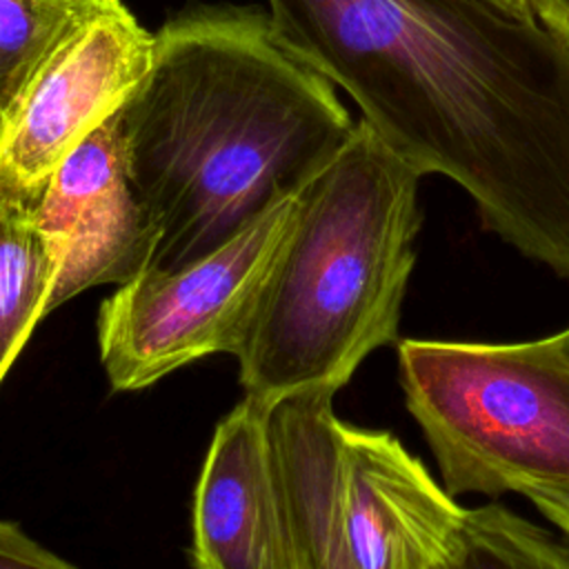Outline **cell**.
Listing matches in <instances>:
<instances>
[{
	"mask_svg": "<svg viewBox=\"0 0 569 569\" xmlns=\"http://www.w3.org/2000/svg\"><path fill=\"white\" fill-rule=\"evenodd\" d=\"M284 42L422 178L569 278V42L496 0H267Z\"/></svg>",
	"mask_w": 569,
	"mask_h": 569,
	"instance_id": "obj_1",
	"label": "cell"
},
{
	"mask_svg": "<svg viewBox=\"0 0 569 569\" xmlns=\"http://www.w3.org/2000/svg\"><path fill=\"white\" fill-rule=\"evenodd\" d=\"M153 33L151 69L118 118L158 231L149 269L171 271L296 193L356 120L267 9L193 2Z\"/></svg>",
	"mask_w": 569,
	"mask_h": 569,
	"instance_id": "obj_2",
	"label": "cell"
},
{
	"mask_svg": "<svg viewBox=\"0 0 569 569\" xmlns=\"http://www.w3.org/2000/svg\"><path fill=\"white\" fill-rule=\"evenodd\" d=\"M422 176L362 118L300 187L293 227L236 349L247 398L342 389L396 340Z\"/></svg>",
	"mask_w": 569,
	"mask_h": 569,
	"instance_id": "obj_3",
	"label": "cell"
},
{
	"mask_svg": "<svg viewBox=\"0 0 569 569\" xmlns=\"http://www.w3.org/2000/svg\"><path fill=\"white\" fill-rule=\"evenodd\" d=\"M398 376L453 498L569 491V353L556 336L402 340Z\"/></svg>",
	"mask_w": 569,
	"mask_h": 569,
	"instance_id": "obj_4",
	"label": "cell"
},
{
	"mask_svg": "<svg viewBox=\"0 0 569 569\" xmlns=\"http://www.w3.org/2000/svg\"><path fill=\"white\" fill-rule=\"evenodd\" d=\"M298 191L211 253L171 271L149 269L102 300L98 347L111 389L138 391L198 358L236 353L293 227Z\"/></svg>",
	"mask_w": 569,
	"mask_h": 569,
	"instance_id": "obj_5",
	"label": "cell"
},
{
	"mask_svg": "<svg viewBox=\"0 0 569 569\" xmlns=\"http://www.w3.org/2000/svg\"><path fill=\"white\" fill-rule=\"evenodd\" d=\"M156 51L122 0H100L67 27L0 107V202L33 211L60 164L113 120Z\"/></svg>",
	"mask_w": 569,
	"mask_h": 569,
	"instance_id": "obj_6",
	"label": "cell"
},
{
	"mask_svg": "<svg viewBox=\"0 0 569 569\" xmlns=\"http://www.w3.org/2000/svg\"><path fill=\"white\" fill-rule=\"evenodd\" d=\"M118 116L60 164L33 209L58 262L51 311L84 289L124 284L151 267L158 231L131 182Z\"/></svg>",
	"mask_w": 569,
	"mask_h": 569,
	"instance_id": "obj_7",
	"label": "cell"
},
{
	"mask_svg": "<svg viewBox=\"0 0 569 569\" xmlns=\"http://www.w3.org/2000/svg\"><path fill=\"white\" fill-rule=\"evenodd\" d=\"M340 500L356 569H438L467 513L393 433L347 422Z\"/></svg>",
	"mask_w": 569,
	"mask_h": 569,
	"instance_id": "obj_8",
	"label": "cell"
},
{
	"mask_svg": "<svg viewBox=\"0 0 569 569\" xmlns=\"http://www.w3.org/2000/svg\"><path fill=\"white\" fill-rule=\"evenodd\" d=\"M193 569H291L267 405L242 398L216 427L193 491Z\"/></svg>",
	"mask_w": 569,
	"mask_h": 569,
	"instance_id": "obj_9",
	"label": "cell"
},
{
	"mask_svg": "<svg viewBox=\"0 0 569 569\" xmlns=\"http://www.w3.org/2000/svg\"><path fill=\"white\" fill-rule=\"evenodd\" d=\"M333 391H300L267 405L291 569H356L342 527L340 418Z\"/></svg>",
	"mask_w": 569,
	"mask_h": 569,
	"instance_id": "obj_10",
	"label": "cell"
},
{
	"mask_svg": "<svg viewBox=\"0 0 569 569\" xmlns=\"http://www.w3.org/2000/svg\"><path fill=\"white\" fill-rule=\"evenodd\" d=\"M58 262L33 211L0 202V385L51 311Z\"/></svg>",
	"mask_w": 569,
	"mask_h": 569,
	"instance_id": "obj_11",
	"label": "cell"
},
{
	"mask_svg": "<svg viewBox=\"0 0 569 569\" xmlns=\"http://www.w3.org/2000/svg\"><path fill=\"white\" fill-rule=\"evenodd\" d=\"M438 569H569V545L500 505H487L467 509Z\"/></svg>",
	"mask_w": 569,
	"mask_h": 569,
	"instance_id": "obj_12",
	"label": "cell"
},
{
	"mask_svg": "<svg viewBox=\"0 0 569 569\" xmlns=\"http://www.w3.org/2000/svg\"><path fill=\"white\" fill-rule=\"evenodd\" d=\"M100 0H0V107L44 51Z\"/></svg>",
	"mask_w": 569,
	"mask_h": 569,
	"instance_id": "obj_13",
	"label": "cell"
},
{
	"mask_svg": "<svg viewBox=\"0 0 569 569\" xmlns=\"http://www.w3.org/2000/svg\"><path fill=\"white\" fill-rule=\"evenodd\" d=\"M0 569H76L16 522L0 520Z\"/></svg>",
	"mask_w": 569,
	"mask_h": 569,
	"instance_id": "obj_14",
	"label": "cell"
},
{
	"mask_svg": "<svg viewBox=\"0 0 569 569\" xmlns=\"http://www.w3.org/2000/svg\"><path fill=\"white\" fill-rule=\"evenodd\" d=\"M551 525H556L569 542V491L551 487H525L520 491Z\"/></svg>",
	"mask_w": 569,
	"mask_h": 569,
	"instance_id": "obj_15",
	"label": "cell"
},
{
	"mask_svg": "<svg viewBox=\"0 0 569 569\" xmlns=\"http://www.w3.org/2000/svg\"><path fill=\"white\" fill-rule=\"evenodd\" d=\"M536 16L569 42V0H531Z\"/></svg>",
	"mask_w": 569,
	"mask_h": 569,
	"instance_id": "obj_16",
	"label": "cell"
},
{
	"mask_svg": "<svg viewBox=\"0 0 569 569\" xmlns=\"http://www.w3.org/2000/svg\"><path fill=\"white\" fill-rule=\"evenodd\" d=\"M496 2L509 7L511 11H518V13H533L531 0H496Z\"/></svg>",
	"mask_w": 569,
	"mask_h": 569,
	"instance_id": "obj_17",
	"label": "cell"
},
{
	"mask_svg": "<svg viewBox=\"0 0 569 569\" xmlns=\"http://www.w3.org/2000/svg\"><path fill=\"white\" fill-rule=\"evenodd\" d=\"M556 338H558V342H560V347H562V349H565V351H567V353H569V327H567V329H565V331H560V333H558V336H556Z\"/></svg>",
	"mask_w": 569,
	"mask_h": 569,
	"instance_id": "obj_18",
	"label": "cell"
}]
</instances>
